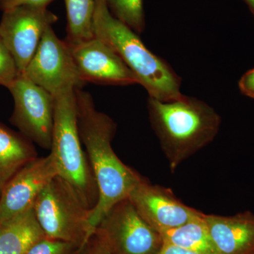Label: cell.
Returning a JSON list of instances; mask_svg holds the SVG:
<instances>
[{"mask_svg":"<svg viewBox=\"0 0 254 254\" xmlns=\"http://www.w3.org/2000/svg\"><path fill=\"white\" fill-rule=\"evenodd\" d=\"M75 93L80 138L98 188V200L90 210L88 220L90 239L107 212L128 198L142 177L125 165L114 152L112 141L116 125L113 119L95 108L89 93L76 88Z\"/></svg>","mask_w":254,"mask_h":254,"instance_id":"1","label":"cell"},{"mask_svg":"<svg viewBox=\"0 0 254 254\" xmlns=\"http://www.w3.org/2000/svg\"><path fill=\"white\" fill-rule=\"evenodd\" d=\"M148 111L152 127L173 172L213 141L221 125V118L214 108L185 95L170 101L149 97Z\"/></svg>","mask_w":254,"mask_h":254,"instance_id":"2","label":"cell"},{"mask_svg":"<svg viewBox=\"0 0 254 254\" xmlns=\"http://www.w3.org/2000/svg\"><path fill=\"white\" fill-rule=\"evenodd\" d=\"M93 34L105 42L136 75L150 98L170 101L181 97V78L167 62L152 53L136 32L113 16L105 0H95Z\"/></svg>","mask_w":254,"mask_h":254,"instance_id":"3","label":"cell"},{"mask_svg":"<svg viewBox=\"0 0 254 254\" xmlns=\"http://www.w3.org/2000/svg\"><path fill=\"white\" fill-rule=\"evenodd\" d=\"M50 153L58 175L71 185L90 209L98 200V188L78 131L75 88L55 96L54 123Z\"/></svg>","mask_w":254,"mask_h":254,"instance_id":"4","label":"cell"},{"mask_svg":"<svg viewBox=\"0 0 254 254\" xmlns=\"http://www.w3.org/2000/svg\"><path fill=\"white\" fill-rule=\"evenodd\" d=\"M33 209L48 238L70 242L78 248L89 240L88 220L91 209L59 175L42 190Z\"/></svg>","mask_w":254,"mask_h":254,"instance_id":"5","label":"cell"},{"mask_svg":"<svg viewBox=\"0 0 254 254\" xmlns=\"http://www.w3.org/2000/svg\"><path fill=\"white\" fill-rule=\"evenodd\" d=\"M95 234L112 254H158L163 245L160 234L145 221L128 198L107 212Z\"/></svg>","mask_w":254,"mask_h":254,"instance_id":"6","label":"cell"},{"mask_svg":"<svg viewBox=\"0 0 254 254\" xmlns=\"http://www.w3.org/2000/svg\"><path fill=\"white\" fill-rule=\"evenodd\" d=\"M22 75L53 96L69 88L82 89L86 84L80 76L67 43L58 38L52 26L43 33Z\"/></svg>","mask_w":254,"mask_h":254,"instance_id":"7","label":"cell"},{"mask_svg":"<svg viewBox=\"0 0 254 254\" xmlns=\"http://www.w3.org/2000/svg\"><path fill=\"white\" fill-rule=\"evenodd\" d=\"M58 17L48 6L23 5L3 11L0 38L22 75L34 56L42 37Z\"/></svg>","mask_w":254,"mask_h":254,"instance_id":"8","label":"cell"},{"mask_svg":"<svg viewBox=\"0 0 254 254\" xmlns=\"http://www.w3.org/2000/svg\"><path fill=\"white\" fill-rule=\"evenodd\" d=\"M14 101L13 123L30 141L51 149L55 96L20 75L8 88Z\"/></svg>","mask_w":254,"mask_h":254,"instance_id":"9","label":"cell"},{"mask_svg":"<svg viewBox=\"0 0 254 254\" xmlns=\"http://www.w3.org/2000/svg\"><path fill=\"white\" fill-rule=\"evenodd\" d=\"M67 45L85 83L113 86L139 84L136 75L120 57L99 38L94 36L88 41Z\"/></svg>","mask_w":254,"mask_h":254,"instance_id":"10","label":"cell"},{"mask_svg":"<svg viewBox=\"0 0 254 254\" xmlns=\"http://www.w3.org/2000/svg\"><path fill=\"white\" fill-rule=\"evenodd\" d=\"M128 198L145 221L159 233L182 226L202 214L185 205L170 189L150 185L143 179Z\"/></svg>","mask_w":254,"mask_h":254,"instance_id":"11","label":"cell"},{"mask_svg":"<svg viewBox=\"0 0 254 254\" xmlns=\"http://www.w3.org/2000/svg\"><path fill=\"white\" fill-rule=\"evenodd\" d=\"M57 175L58 167L51 153L26 163L10 179L1 190L0 222L33 207L42 190Z\"/></svg>","mask_w":254,"mask_h":254,"instance_id":"12","label":"cell"},{"mask_svg":"<svg viewBox=\"0 0 254 254\" xmlns=\"http://www.w3.org/2000/svg\"><path fill=\"white\" fill-rule=\"evenodd\" d=\"M204 220L219 254H254V214L205 215Z\"/></svg>","mask_w":254,"mask_h":254,"instance_id":"13","label":"cell"},{"mask_svg":"<svg viewBox=\"0 0 254 254\" xmlns=\"http://www.w3.org/2000/svg\"><path fill=\"white\" fill-rule=\"evenodd\" d=\"M46 237L31 207L0 222V254H26Z\"/></svg>","mask_w":254,"mask_h":254,"instance_id":"14","label":"cell"},{"mask_svg":"<svg viewBox=\"0 0 254 254\" xmlns=\"http://www.w3.org/2000/svg\"><path fill=\"white\" fill-rule=\"evenodd\" d=\"M36 158L33 145L0 125V190L26 163Z\"/></svg>","mask_w":254,"mask_h":254,"instance_id":"15","label":"cell"},{"mask_svg":"<svg viewBox=\"0 0 254 254\" xmlns=\"http://www.w3.org/2000/svg\"><path fill=\"white\" fill-rule=\"evenodd\" d=\"M203 216L204 214L202 213L182 226L160 232L163 243L200 254H219Z\"/></svg>","mask_w":254,"mask_h":254,"instance_id":"16","label":"cell"},{"mask_svg":"<svg viewBox=\"0 0 254 254\" xmlns=\"http://www.w3.org/2000/svg\"><path fill=\"white\" fill-rule=\"evenodd\" d=\"M66 10V37L69 44L94 37L93 30L95 0H64Z\"/></svg>","mask_w":254,"mask_h":254,"instance_id":"17","label":"cell"},{"mask_svg":"<svg viewBox=\"0 0 254 254\" xmlns=\"http://www.w3.org/2000/svg\"><path fill=\"white\" fill-rule=\"evenodd\" d=\"M114 16L136 33L145 28L143 0H105Z\"/></svg>","mask_w":254,"mask_h":254,"instance_id":"18","label":"cell"},{"mask_svg":"<svg viewBox=\"0 0 254 254\" xmlns=\"http://www.w3.org/2000/svg\"><path fill=\"white\" fill-rule=\"evenodd\" d=\"M20 75L12 55L0 38V85L8 88Z\"/></svg>","mask_w":254,"mask_h":254,"instance_id":"19","label":"cell"},{"mask_svg":"<svg viewBox=\"0 0 254 254\" xmlns=\"http://www.w3.org/2000/svg\"><path fill=\"white\" fill-rule=\"evenodd\" d=\"M78 249L74 244L46 237L37 242L26 254H73Z\"/></svg>","mask_w":254,"mask_h":254,"instance_id":"20","label":"cell"},{"mask_svg":"<svg viewBox=\"0 0 254 254\" xmlns=\"http://www.w3.org/2000/svg\"><path fill=\"white\" fill-rule=\"evenodd\" d=\"M73 254H112L108 247L95 234Z\"/></svg>","mask_w":254,"mask_h":254,"instance_id":"21","label":"cell"},{"mask_svg":"<svg viewBox=\"0 0 254 254\" xmlns=\"http://www.w3.org/2000/svg\"><path fill=\"white\" fill-rule=\"evenodd\" d=\"M54 1L55 0H0V10L4 11L23 5L48 6Z\"/></svg>","mask_w":254,"mask_h":254,"instance_id":"22","label":"cell"},{"mask_svg":"<svg viewBox=\"0 0 254 254\" xmlns=\"http://www.w3.org/2000/svg\"><path fill=\"white\" fill-rule=\"evenodd\" d=\"M239 88L242 94L254 98V68L241 77L239 81Z\"/></svg>","mask_w":254,"mask_h":254,"instance_id":"23","label":"cell"},{"mask_svg":"<svg viewBox=\"0 0 254 254\" xmlns=\"http://www.w3.org/2000/svg\"><path fill=\"white\" fill-rule=\"evenodd\" d=\"M158 254H200L170 244L163 243Z\"/></svg>","mask_w":254,"mask_h":254,"instance_id":"24","label":"cell"},{"mask_svg":"<svg viewBox=\"0 0 254 254\" xmlns=\"http://www.w3.org/2000/svg\"><path fill=\"white\" fill-rule=\"evenodd\" d=\"M254 16V0H245Z\"/></svg>","mask_w":254,"mask_h":254,"instance_id":"25","label":"cell"},{"mask_svg":"<svg viewBox=\"0 0 254 254\" xmlns=\"http://www.w3.org/2000/svg\"><path fill=\"white\" fill-rule=\"evenodd\" d=\"M0 192H1V190H0Z\"/></svg>","mask_w":254,"mask_h":254,"instance_id":"26","label":"cell"}]
</instances>
